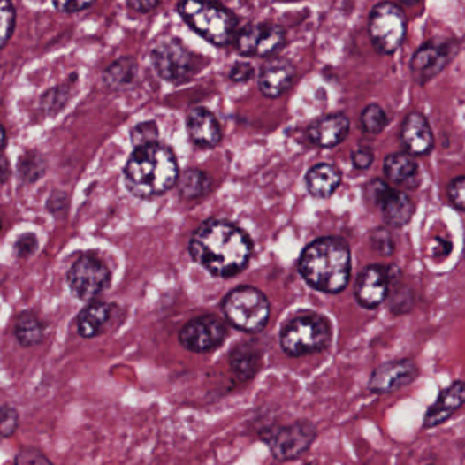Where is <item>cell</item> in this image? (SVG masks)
Instances as JSON below:
<instances>
[{"label": "cell", "instance_id": "cell-1", "mask_svg": "<svg viewBox=\"0 0 465 465\" xmlns=\"http://www.w3.org/2000/svg\"><path fill=\"white\" fill-rule=\"evenodd\" d=\"M188 251L210 275L230 278L248 268L253 245L248 233L235 224L210 218L193 233Z\"/></svg>", "mask_w": 465, "mask_h": 465}, {"label": "cell", "instance_id": "cell-2", "mask_svg": "<svg viewBox=\"0 0 465 465\" xmlns=\"http://www.w3.org/2000/svg\"><path fill=\"white\" fill-rule=\"evenodd\" d=\"M351 250L339 236H325L304 248L299 258V273L313 290L336 295L343 293L351 278Z\"/></svg>", "mask_w": 465, "mask_h": 465}, {"label": "cell", "instance_id": "cell-3", "mask_svg": "<svg viewBox=\"0 0 465 465\" xmlns=\"http://www.w3.org/2000/svg\"><path fill=\"white\" fill-rule=\"evenodd\" d=\"M179 179V167L170 148L152 143L134 148L125 167V185L138 198L164 194Z\"/></svg>", "mask_w": 465, "mask_h": 465}, {"label": "cell", "instance_id": "cell-4", "mask_svg": "<svg viewBox=\"0 0 465 465\" xmlns=\"http://www.w3.org/2000/svg\"><path fill=\"white\" fill-rule=\"evenodd\" d=\"M333 329L326 316L316 313H301L284 324L278 336L281 349L286 356L301 358L329 348Z\"/></svg>", "mask_w": 465, "mask_h": 465}, {"label": "cell", "instance_id": "cell-5", "mask_svg": "<svg viewBox=\"0 0 465 465\" xmlns=\"http://www.w3.org/2000/svg\"><path fill=\"white\" fill-rule=\"evenodd\" d=\"M178 11L186 24L210 44L225 47L235 39L238 19L221 4L183 2L178 4Z\"/></svg>", "mask_w": 465, "mask_h": 465}, {"label": "cell", "instance_id": "cell-6", "mask_svg": "<svg viewBox=\"0 0 465 465\" xmlns=\"http://www.w3.org/2000/svg\"><path fill=\"white\" fill-rule=\"evenodd\" d=\"M221 310L228 323L245 333H260L271 318V303L255 286H240L224 298Z\"/></svg>", "mask_w": 465, "mask_h": 465}, {"label": "cell", "instance_id": "cell-7", "mask_svg": "<svg viewBox=\"0 0 465 465\" xmlns=\"http://www.w3.org/2000/svg\"><path fill=\"white\" fill-rule=\"evenodd\" d=\"M369 34L378 54H393L406 39V12L391 2L376 4L369 19Z\"/></svg>", "mask_w": 465, "mask_h": 465}, {"label": "cell", "instance_id": "cell-8", "mask_svg": "<svg viewBox=\"0 0 465 465\" xmlns=\"http://www.w3.org/2000/svg\"><path fill=\"white\" fill-rule=\"evenodd\" d=\"M318 437L316 424L310 421H296L286 426L269 430L263 437L271 456L278 461L299 459L310 449Z\"/></svg>", "mask_w": 465, "mask_h": 465}, {"label": "cell", "instance_id": "cell-9", "mask_svg": "<svg viewBox=\"0 0 465 465\" xmlns=\"http://www.w3.org/2000/svg\"><path fill=\"white\" fill-rule=\"evenodd\" d=\"M153 67L163 80L170 82H182L197 72L198 65L194 54L176 39L158 42L150 52Z\"/></svg>", "mask_w": 465, "mask_h": 465}, {"label": "cell", "instance_id": "cell-10", "mask_svg": "<svg viewBox=\"0 0 465 465\" xmlns=\"http://www.w3.org/2000/svg\"><path fill=\"white\" fill-rule=\"evenodd\" d=\"M110 281V269L103 261L92 255L81 256L67 273V284L72 295L89 303L104 293Z\"/></svg>", "mask_w": 465, "mask_h": 465}, {"label": "cell", "instance_id": "cell-11", "mask_svg": "<svg viewBox=\"0 0 465 465\" xmlns=\"http://www.w3.org/2000/svg\"><path fill=\"white\" fill-rule=\"evenodd\" d=\"M228 329L223 319L213 314L193 318L179 331L180 346L193 354H210L227 340Z\"/></svg>", "mask_w": 465, "mask_h": 465}, {"label": "cell", "instance_id": "cell-12", "mask_svg": "<svg viewBox=\"0 0 465 465\" xmlns=\"http://www.w3.org/2000/svg\"><path fill=\"white\" fill-rule=\"evenodd\" d=\"M236 50L245 57H266L276 54L286 42V30L280 25L263 22L248 24L236 32Z\"/></svg>", "mask_w": 465, "mask_h": 465}, {"label": "cell", "instance_id": "cell-13", "mask_svg": "<svg viewBox=\"0 0 465 465\" xmlns=\"http://www.w3.org/2000/svg\"><path fill=\"white\" fill-rule=\"evenodd\" d=\"M418 377V364L412 359H394L377 367L367 382V389L374 394L393 393L416 381Z\"/></svg>", "mask_w": 465, "mask_h": 465}, {"label": "cell", "instance_id": "cell-14", "mask_svg": "<svg viewBox=\"0 0 465 465\" xmlns=\"http://www.w3.org/2000/svg\"><path fill=\"white\" fill-rule=\"evenodd\" d=\"M391 283V268L379 265L364 268L355 286V299L359 306L366 310L379 308L388 298Z\"/></svg>", "mask_w": 465, "mask_h": 465}, {"label": "cell", "instance_id": "cell-15", "mask_svg": "<svg viewBox=\"0 0 465 465\" xmlns=\"http://www.w3.org/2000/svg\"><path fill=\"white\" fill-rule=\"evenodd\" d=\"M452 51L447 45L426 42L415 52L411 60V72L418 84L424 85L438 75L451 59Z\"/></svg>", "mask_w": 465, "mask_h": 465}, {"label": "cell", "instance_id": "cell-16", "mask_svg": "<svg viewBox=\"0 0 465 465\" xmlns=\"http://www.w3.org/2000/svg\"><path fill=\"white\" fill-rule=\"evenodd\" d=\"M464 404V382L461 379L452 382L447 388L439 392L438 397L424 414L423 429L441 426L454 416Z\"/></svg>", "mask_w": 465, "mask_h": 465}, {"label": "cell", "instance_id": "cell-17", "mask_svg": "<svg viewBox=\"0 0 465 465\" xmlns=\"http://www.w3.org/2000/svg\"><path fill=\"white\" fill-rule=\"evenodd\" d=\"M295 77V67L286 57H273L263 65L258 77V87L263 95L276 99L290 89Z\"/></svg>", "mask_w": 465, "mask_h": 465}, {"label": "cell", "instance_id": "cell-18", "mask_svg": "<svg viewBox=\"0 0 465 465\" xmlns=\"http://www.w3.org/2000/svg\"><path fill=\"white\" fill-rule=\"evenodd\" d=\"M400 140L407 152L415 156L427 155L434 147V135L429 120L419 112L407 115L400 130Z\"/></svg>", "mask_w": 465, "mask_h": 465}, {"label": "cell", "instance_id": "cell-19", "mask_svg": "<svg viewBox=\"0 0 465 465\" xmlns=\"http://www.w3.org/2000/svg\"><path fill=\"white\" fill-rule=\"evenodd\" d=\"M349 132V120L343 114H329L318 118L309 126L311 142L319 148H333L346 140Z\"/></svg>", "mask_w": 465, "mask_h": 465}, {"label": "cell", "instance_id": "cell-20", "mask_svg": "<svg viewBox=\"0 0 465 465\" xmlns=\"http://www.w3.org/2000/svg\"><path fill=\"white\" fill-rule=\"evenodd\" d=\"M228 361L231 371L239 381H250L263 369V352L258 343L240 341L231 349Z\"/></svg>", "mask_w": 465, "mask_h": 465}, {"label": "cell", "instance_id": "cell-21", "mask_svg": "<svg viewBox=\"0 0 465 465\" xmlns=\"http://www.w3.org/2000/svg\"><path fill=\"white\" fill-rule=\"evenodd\" d=\"M190 140L201 148H215L223 138L221 126L215 115L206 108H195L187 117Z\"/></svg>", "mask_w": 465, "mask_h": 465}, {"label": "cell", "instance_id": "cell-22", "mask_svg": "<svg viewBox=\"0 0 465 465\" xmlns=\"http://www.w3.org/2000/svg\"><path fill=\"white\" fill-rule=\"evenodd\" d=\"M378 206L381 208L385 223L393 228L404 227L411 220L415 212L414 202L408 194H406L404 191L394 190V188L388 191V194L382 198Z\"/></svg>", "mask_w": 465, "mask_h": 465}, {"label": "cell", "instance_id": "cell-23", "mask_svg": "<svg viewBox=\"0 0 465 465\" xmlns=\"http://www.w3.org/2000/svg\"><path fill=\"white\" fill-rule=\"evenodd\" d=\"M111 318V306L93 301L77 316V332L81 338L95 339L102 334Z\"/></svg>", "mask_w": 465, "mask_h": 465}, {"label": "cell", "instance_id": "cell-24", "mask_svg": "<svg viewBox=\"0 0 465 465\" xmlns=\"http://www.w3.org/2000/svg\"><path fill=\"white\" fill-rule=\"evenodd\" d=\"M341 183V173L331 164L314 165L306 175V187L316 198H329L338 190Z\"/></svg>", "mask_w": 465, "mask_h": 465}, {"label": "cell", "instance_id": "cell-25", "mask_svg": "<svg viewBox=\"0 0 465 465\" xmlns=\"http://www.w3.org/2000/svg\"><path fill=\"white\" fill-rule=\"evenodd\" d=\"M14 336L22 347H34L45 340V326L36 314L25 311L17 319Z\"/></svg>", "mask_w": 465, "mask_h": 465}, {"label": "cell", "instance_id": "cell-26", "mask_svg": "<svg viewBox=\"0 0 465 465\" xmlns=\"http://www.w3.org/2000/svg\"><path fill=\"white\" fill-rule=\"evenodd\" d=\"M384 172L391 182L404 183L418 172V164L406 153H392L384 162Z\"/></svg>", "mask_w": 465, "mask_h": 465}, {"label": "cell", "instance_id": "cell-27", "mask_svg": "<svg viewBox=\"0 0 465 465\" xmlns=\"http://www.w3.org/2000/svg\"><path fill=\"white\" fill-rule=\"evenodd\" d=\"M138 65L133 57H122L112 63L104 72V81L112 89L130 87L137 77Z\"/></svg>", "mask_w": 465, "mask_h": 465}, {"label": "cell", "instance_id": "cell-28", "mask_svg": "<svg viewBox=\"0 0 465 465\" xmlns=\"http://www.w3.org/2000/svg\"><path fill=\"white\" fill-rule=\"evenodd\" d=\"M179 193L187 200H194L206 195L210 190V180L205 172L200 170H187L179 175Z\"/></svg>", "mask_w": 465, "mask_h": 465}, {"label": "cell", "instance_id": "cell-29", "mask_svg": "<svg viewBox=\"0 0 465 465\" xmlns=\"http://www.w3.org/2000/svg\"><path fill=\"white\" fill-rule=\"evenodd\" d=\"M19 172L25 183H34L44 175L45 163L37 153H27L19 158Z\"/></svg>", "mask_w": 465, "mask_h": 465}, {"label": "cell", "instance_id": "cell-30", "mask_svg": "<svg viewBox=\"0 0 465 465\" xmlns=\"http://www.w3.org/2000/svg\"><path fill=\"white\" fill-rule=\"evenodd\" d=\"M361 123L364 132L379 134L386 128L389 120L382 107L378 104H370L367 105L362 112Z\"/></svg>", "mask_w": 465, "mask_h": 465}, {"label": "cell", "instance_id": "cell-31", "mask_svg": "<svg viewBox=\"0 0 465 465\" xmlns=\"http://www.w3.org/2000/svg\"><path fill=\"white\" fill-rule=\"evenodd\" d=\"M15 14L14 6L10 2H0V50L7 44L10 37L15 27Z\"/></svg>", "mask_w": 465, "mask_h": 465}, {"label": "cell", "instance_id": "cell-32", "mask_svg": "<svg viewBox=\"0 0 465 465\" xmlns=\"http://www.w3.org/2000/svg\"><path fill=\"white\" fill-rule=\"evenodd\" d=\"M158 128L156 122H142L132 130V141L135 148L147 147L157 143Z\"/></svg>", "mask_w": 465, "mask_h": 465}, {"label": "cell", "instance_id": "cell-33", "mask_svg": "<svg viewBox=\"0 0 465 465\" xmlns=\"http://www.w3.org/2000/svg\"><path fill=\"white\" fill-rule=\"evenodd\" d=\"M19 426V415L14 407H0V438L14 436Z\"/></svg>", "mask_w": 465, "mask_h": 465}, {"label": "cell", "instance_id": "cell-34", "mask_svg": "<svg viewBox=\"0 0 465 465\" xmlns=\"http://www.w3.org/2000/svg\"><path fill=\"white\" fill-rule=\"evenodd\" d=\"M371 246L379 255H392L394 250V243L391 232L386 228H376L371 233Z\"/></svg>", "mask_w": 465, "mask_h": 465}, {"label": "cell", "instance_id": "cell-35", "mask_svg": "<svg viewBox=\"0 0 465 465\" xmlns=\"http://www.w3.org/2000/svg\"><path fill=\"white\" fill-rule=\"evenodd\" d=\"M465 178L462 175L457 176L449 183V187H447V195H449V200L454 203V208H457L459 210H464L465 208Z\"/></svg>", "mask_w": 465, "mask_h": 465}, {"label": "cell", "instance_id": "cell-36", "mask_svg": "<svg viewBox=\"0 0 465 465\" xmlns=\"http://www.w3.org/2000/svg\"><path fill=\"white\" fill-rule=\"evenodd\" d=\"M391 186H389L388 183L384 182V180H371L366 187L367 198H369L374 205L378 206L382 198L388 194V191L391 190Z\"/></svg>", "mask_w": 465, "mask_h": 465}, {"label": "cell", "instance_id": "cell-37", "mask_svg": "<svg viewBox=\"0 0 465 465\" xmlns=\"http://www.w3.org/2000/svg\"><path fill=\"white\" fill-rule=\"evenodd\" d=\"M374 162V152L371 148H359L358 150L352 153V164L358 170H367L370 168Z\"/></svg>", "mask_w": 465, "mask_h": 465}, {"label": "cell", "instance_id": "cell-38", "mask_svg": "<svg viewBox=\"0 0 465 465\" xmlns=\"http://www.w3.org/2000/svg\"><path fill=\"white\" fill-rule=\"evenodd\" d=\"M15 465H54L39 452H19L15 457Z\"/></svg>", "mask_w": 465, "mask_h": 465}, {"label": "cell", "instance_id": "cell-39", "mask_svg": "<svg viewBox=\"0 0 465 465\" xmlns=\"http://www.w3.org/2000/svg\"><path fill=\"white\" fill-rule=\"evenodd\" d=\"M37 248V239L34 233H25L19 236V240L15 243V253L19 256H27L34 253Z\"/></svg>", "mask_w": 465, "mask_h": 465}, {"label": "cell", "instance_id": "cell-40", "mask_svg": "<svg viewBox=\"0 0 465 465\" xmlns=\"http://www.w3.org/2000/svg\"><path fill=\"white\" fill-rule=\"evenodd\" d=\"M253 77L254 69L250 63H235L230 72V78L233 82H246Z\"/></svg>", "mask_w": 465, "mask_h": 465}, {"label": "cell", "instance_id": "cell-41", "mask_svg": "<svg viewBox=\"0 0 465 465\" xmlns=\"http://www.w3.org/2000/svg\"><path fill=\"white\" fill-rule=\"evenodd\" d=\"M92 2H55L54 7L60 12L74 14V12L82 11V10L92 7Z\"/></svg>", "mask_w": 465, "mask_h": 465}, {"label": "cell", "instance_id": "cell-42", "mask_svg": "<svg viewBox=\"0 0 465 465\" xmlns=\"http://www.w3.org/2000/svg\"><path fill=\"white\" fill-rule=\"evenodd\" d=\"M452 243L447 242L445 239L437 238L434 239V248H432V255L434 256H445L451 253Z\"/></svg>", "mask_w": 465, "mask_h": 465}, {"label": "cell", "instance_id": "cell-43", "mask_svg": "<svg viewBox=\"0 0 465 465\" xmlns=\"http://www.w3.org/2000/svg\"><path fill=\"white\" fill-rule=\"evenodd\" d=\"M127 6L137 12H150L156 7L160 6V2H149V0H145V2H128Z\"/></svg>", "mask_w": 465, "mask_h": 465}, {"label": "cell", "instance_id": "cell-44", "mask_svg": "<svg viewBox=\"0 0 465 465\" xmlns=\"http://www.w3.org/2000/svg\"><path fill=\"white\" fill-rule=\"evenodd\" d=\"M10 178V163L6 156L0 155V185L9 180Z\"/></svg>", "mask_w": 465, "mask_h": 465}, {"label": "cell", "instance_id": "cell-45", "mask_svg": "<svg viewBox=\"0 0 465 465\" xmlns=\"http://www.w3.org/2000/svg\"><path fill=\"white\" fill-rule=\"evenodd\" d=\"M6 130H4V126H0V150L4 149V145H6Z\"/></svg>", "mask_w": 465, "mask_h": 465}, {"label": "cell", "instance_id": "cell-46", "mask_svg": "<svg viewBox=\"0 0 465 465\" xmlns=\"http://www.w3.org/2000/svg\"><path fill=\"white\" fill-rule=\"evenodd\" d=\"M0 230H2V218H0Z\"/></svg>", "mask_w": 465, "mask_h": 465}, {"label": "cell", "instance_id": "cell-47", "mask_svg": "<svg viewBox=\"0 0 465 465\" xmlns=\"http://www.w3.org/2000/svg\"><path fill=\"white\" fill-rule=\"evenodd\" d=\"M429 465H434V464H429Z\"/></svg>", "mask_w": 465, "mask_h": 465}]
</instances>
